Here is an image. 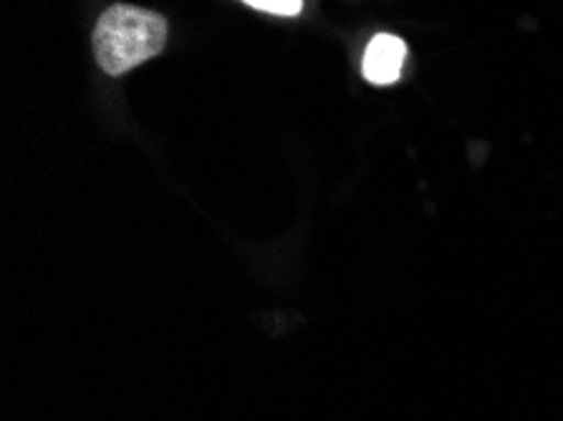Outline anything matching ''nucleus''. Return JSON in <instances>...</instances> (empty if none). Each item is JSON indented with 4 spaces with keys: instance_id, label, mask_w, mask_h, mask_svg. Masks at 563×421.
I'll return each mask as SVG.
<instances>
[{
    "instance_id": "obj_1",
    "label": "nucleus",
    "mask_w": 563,
    "mask_h": 421,
    "mask_svg": "<svg viewBox=\"0 0 563 421\" xmlns=\"http://www.w3.org/2000/svg\"><path fill=\"white\" fill-rule=\"evenodd\" d=\"M167 23L136 5H112L93 29V56L109 76H122L162 54Z\"/></svg>"
},
{
    "instance_id": "obj_2",
    "label": "nucleus",
    "mask_w": 563,
    "mask_h": 421,
    "mask_svg": "<svg viewBox=\"0 0 563 421\" xmlns=\"http://www.w3.org/2000/svg\"><path fill=\"white\" fill-rule=\"evenodd\" d=\"M407 46L402 38L389 36V33H379L374 36L369 46H366L364 54V79L379 86L395 84L399 76H402Z\"/></svg>"
},
{
    "instance_id": "obj_3",
    "label": "nucleus",
    "mask_w": 563,
    "mask_h": 421,
    "mask_svg": "<svg viewBox=\"0 0 563 421\" xmlns=\"http://www.w3.org/2000/svg\"><path fill=\"white\" fill-rule=\"evenodd\" d=\"M251 8H258L263 13H276V15H298L303 8V0H243Z\"/></svg>"
}]
</instances>
